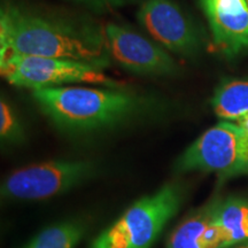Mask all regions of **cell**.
I'll list each match as a JSON object with an SVG mask.
<instances>
[{
  "mask_svg": "<svg viewBox=\"0 0 248 248\" xmlns=\"http://www.w3.org/2000/svg\"><path fill=\"white\" fill-rule=\"evenodd\" d=\"M42 110L68 131H89L114 125L141 108V99L120 90L52 86L33 90Z\"/></svg>",
  "mask_w": 248,
  "mask_h": 248,
  "instance_id": "cell-2",
  "label": "cell"
},
{
  "mask_svg": "<svg viewBox=\"0 0 248 248\" xmlns=\"http://www.w3.org/2000/svg\"><path fill=\"white\" fill-rule=\"evenodd\" d=\"M228 248H248V243H245V244H241V245H238V246H234V247H228Z\"/></svg>",
  "mask_w": 248,
  "mask_h": 248,
  "instance_id": "cell-17",
  "label": "cell"
},
{
  "mask_svg": "<svg viewBox=\"0 0 248 248\" xmlns=\"http://www.w3.org/2000/svg\"><path fill=\"white\" fill-rule=\"evenodd\" d=\"M106 36L89 26L7 6L0 15V58L8 54L70 59L104 68Z\"/></svg>",
  "mask_w": 248,
  "mask_h": 248,
  "instance_id": "cell-1",
  "label": "cell"
},
{
  "mask_svg": "<svg viewBox=\"0 0 248 248\" xmlns=\"http://www.w3.org/2000/svg\"><path fill=\"white\" fill-rule=\"evenodd\" d=\"M94 173L86 161H51L12 173L1 186L6 199L43 200L63 193Z\"/></svg>",
  "mask_w": 248,
  "mask_h": 248,
  "instance_id": "cell-6",
  "label": "cell"
},
{
  "mask_svg": "<svg viewBox=\"0 0 248 248\" xmlns=\"http://www.w3.org/2000/svg\"><path fill=\"white\" fill-rule=\"evenodd\" d=\"M212 105L216 115L237 121L248 114V79H232L216 90Z\"/></svg>",
  "mask_w": 248,
  "mask_h": 248,
  "instance_id": "cell-11",
  "label": "cell"
},
{
  "mask_svg": "<svg viewBox=\"0 0 248 248\" xmlns=\"http://www.w3.org/2000/svg\"><path fill=\"white\" fill-rule=\"evenodd\" d=\"M105 36L111 57L126 70L140 75H171L177 70L166 49L128 28L109 23Z\"/></svg>",
  "mask_w": 248,
  "mask_h": 248,
  "instance_id": "cell-8",
  "label": "cell"
},
{
  "mask_svg": "<svg viewBox=\"0 0 248 248\" xmlns=\"http://www.w3.org/2000/svg\"><path fill=\"white\" fill-rule=\"evenodd\" d=\"M0 135L4 140L16 141L22 138V129L15 114L4 99L0 102Z\"/></svg>",
  "mask_w": 248,
  "mask_h": 248,
  "instance_id": "cell-14",
  "label": "cell"
},
{
  "mask_svg": "<svg viewBox=\"0 0 248 248\" xmlns=\"http://www.w3.org/2000/svg\"><path fill=\"white\" fill-rule=\"evenodd\" d=\"M213 44L225 54L248 52V0H200Z\"/></svg>",
  "mask_w": 248,
  "mask_h": 248,
  "instance_id": "cell-9",
  "label": "cell"
},
{
  "mask_svg": "<svg viewBox=\"0 0 248 248\" xmlns=\"http://www.w3.org/2000/svg\"><path fill=\"white\" fill-rule=\"evenodd\" d=\"M79 1L89 2V4L94 5H115L121 0H79Z\"/></svg>",
  "mask_w": 248,
  "mask_h": 248,
  "instance_id": "cell-16",
  "label": "cell"
},
{
  "mask_svg": "<svg viewBox=\"0 0 248 248\" xmlns=\"http://www.w3.org/2000/svg\"><path fill=\"white\" fill-rule=\"evenodd\" d=\"M85 233L84 224L66 222L45 229L26 248H74Z\"/></svg>",
  "mask_w": 248,
  "mask_h": 248,
  "instance_id": "cell-12",
  "label": "cell"
},
{
  "mask_svg": "<svg viewBox=\"0 0 248 248\" xmlns=\"http://www.w3.org/2000/svg\"><path fill=\"white\" fill-rule=\"evenodd\" d=\"M213 206L188 217L176 229L167 248H204L202 237L212 222Z\"/></svg>",
  "mask_w": 248,
  "mask_h": 248,
  "instance_id": "cell-13",
  "label": "cell"
},
{
  "mask_svg": "<svg viewBox=\"0 0 248 248\" xmlns=\"http://www.w3.org/2000/svg\"><path fill=\"white\" fill-rule=\"evenodd\" d=\"M212 215L213 221L225 231L229 247L248 240V202L229 199L214 203Z\"/></svg>",
  "mask_w": 248,
  "mask_h": 248,
  "instance_id": "cell-10",
  "label": "cell"
},
{
  "mask_svg": "<svg viewBox=\"0 0 248 248\" xmlns=\"http://www.w3.org/2000/svg\"><path fill=\"white\" fill-rule=\"evenodd\" d=\"M178 171L201 170L223 178L248 170V140L238 124L219 122L207 130L176 163Z\"/></svg>",
  "mask_w": 248,
  "mask_h": 248,
  "instance_id": "cell-5",
  "label": "cell"
},
{
  "mask_svg": "<svg viewBox=\"0 0 248 248\" xmlns=\"http://www.w3.org/2000/svg\"><path fill=\"white\" fill-rule=\"evenodd\" d=\"M138 20L170 52L190 57L200 47L197 28L172 0H145L138 12Z\"/></svg>",
  "mask_w": 248,
  "mask_h": 248,
  "instance_id": "cell-7",
  "label": "cell"
},
{
  "mask_svg": "<svg viewBox=\"0 0 248 248\" xmlns=\"http://www.w3.org/2000/svg\"><path fill=\"white\" fill-rule=\"evenodd\" d=\"M237 124L240 126L241 130H243L245 136H246V138L248 140V114H246V115H244V116H241L240 119H238Z\"/></svg>",
  "mask_w": 248,
  "mask_h": 248,
  "instance_id": "cell-15",
  "label": "cell"
},
{
  "mask_svg": "<svg viewBox=\"0 0 248 248\" xmlns=\"http://www.w3.org/2000/svg\"><path fill=\"white\" fill-rule=\"evenodd\" d=\"M0 68L8 83L32 90L67 83H92L109 88L122 85L105 75L101 67L70 59L8 54L0 58Z\"/></svg>",
  "mask_w": 248,
  "mask_h": 248,
  "instance_id": "cell-4",
  "label": "cell"
},
{
  "mask_svg": "<svg viewBox=\"0 0 248 248\" xmlns=\"http://www.w3.org/2000/svg\"><path fill=\"white\" fill-rule=\"evenodd\" d=\"M182 194L178 185L169 184L142 198L102 232L90 248H150L166 223L177 213Z\"/></svg>",
  "mask_w": 248,
  "mask_h": 248,
  "instance_id": "cell-3",
  "label": "cell"
}]
</instances>
